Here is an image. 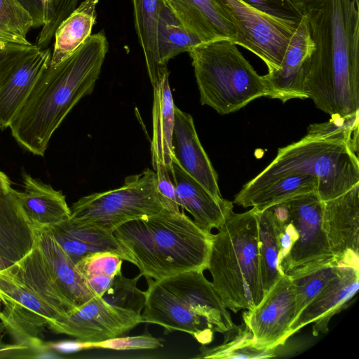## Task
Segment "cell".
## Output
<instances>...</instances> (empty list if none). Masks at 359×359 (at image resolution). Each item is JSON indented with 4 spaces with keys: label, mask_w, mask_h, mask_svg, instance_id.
Instances as JSON below:
<instances>
[{
    "label": "cell",
    "mask_w": 359,
    "mask_h": 359,
    "mask_svg": "<svg viewBox=\"0 0 359 359\" xmlns=\"http://www.w3.org/2000/svg\"><path fill=\"white\" fill-rule=\"evenodd\" d=\"M315 45L308 98L331 116L359 113V11L353 0H294Z\"/></svg>",
    "instance_id": "cell-1"
},
{
    "label": "cell",
    "mask_w": 359,
    "mask_h": 359,
    "mask_svg": "<svg viewBox=\"0 0 359 359\" xmlns=\"http://www.w3.org/2000/svg\"><path fill=\"white\" fill-rule=\"evenodd\" d=\"M108 50L101 30L91 34L69 57L43 70L9 126L22 147L44 156L53 134L69 112L93 92Z\"/></svg>",
    "instance_id": "cell-2"
},
{
    "label": "cell",
    "mask_w": 359,
    "mask_h": 359,
    "mask_svg": "<svg viewBox=\"0 0 359 359\" xmlns=\"http://www.w3.org/2000/svg\"><path fill=\"white\" fill-rule=\"evenodd\" d=\"M113 234L125 257L147 281L208 268L213 234L183 212H161L127 222Z\"/></svg>",
    "instance_id": "cell-3"
},
{
    "label": "cell",
    "mask_w": 359,
    "mask_h": 359,
    "mask_svg": "<svg viewBox=\"0 0 359 359\" xmlns=\"http://www.w3.org/2000/svg\"><path fill=\"white\" fill-rule=\"evenodd\" d=\"M147 283L142 323L161 326L165 334L186 332L205 346L212 341L215 332L225 334L236 327L203 271H185Z\"/></svg>",
    "instance_id": "cell-4"
},
{
    "label": "cell",
    "mask_w": 359,
    "mask_h": 359,
    "mask_svg": "<svg viewBox=\"0 0 359 359\" xmlns=\"http://www.w3.org/2000/svg\"><path fill=\"white\" fill-rule=\"evenodd\" d=\"M213 234L207 269L226 309L250 310L265 296L260 267L255 210H233Z\"/></svg>",
    "instance_id": "cell-5"
},
{
    "label": "cell",
    "mask_w": 359,
    "mask_h": 359,
    "mask_svg": "<svg viewBox=\"0 0 359 359\" xmlns=\"http://www.w3.org/2000/svg\"><path fill=\"white\" fill-rule=\"evenodd\" d=\"M202 105L222 115L239 110L252 100L270 97L259 75L230 40L203 42L189 50Z\"/></svg>",
    "instance_id": "cell-6"
},
{
    "label": "cell",
    "mask_w": 359,
    "mask_h": 359,
    "mask_svg": "<svg viewBox=\"0 0 359 359\" xmlns=\"http://www.w3.org/2000/svg\"><path fill=\"white\" fill-rule=\"evenodd\" d=\"M309 175L317 180L322 201L345 193L359 183V161L347 145L303 137L278 149L274 160L245 184L238 194H246L290 175Z\"/></svg>",
    "instance_id": "cell-7"
},
{
    "label": "cell",
    "mask_w": 359,
    "mask_h": 359,
    "mask_svg": "<svg viewBox=\"0 0 359 359\" xmlns=\"http://www.w3.org/2000/svg\"><path fill=\"white\" fill-rule=\"evenodd\" d=\"M70 218L114 231L130 220L151 216L164 209L154 170L127 177L115 189L80 198L69 207Z\"/></svg>",
    "instance_id": "cell-8"
},
{
    "label": "cell",
    "mask_w": 359,
    "mask_h": 359,
    "mask_svg": "<svg viewBox=\"0 0 359 359\" xmlns=\"http://www.w3.org/2000/svg\"><path fill=\"white\" fill-rule=\"evenodd\" d=\"M285 201L297 238L278 265L281 273L293 278L326 266L338 265L322 226L323 201L316 191Z\"/></svg>",
    "instance_id": "cell-9"
},
{
    "label": "cell",
    "mask_w": 359,
    "mask_h": 359,
    "mask_svg": "<svg viewBox=\"0 0 359 359\" xmlns=\"http://www.w3.org/2000/svg\"><path fill=\"white\" fill-rule=\"evenodd\" d=\"M0 299L4 305L0 320L7 333L15 343L41 351L48 325L62 316L36 296L12 266L0 271Z\"/></svg>",
    "instance_id": "cell-10"
},
{
    "label": "cell",
    "mask_w": 359,
    "mask_h": 359,
    "mask_svg": "<svg viewBox=\"0 0 359 359\" xmlns=\"http://www.w3.org/2000/svg\"><path fill=\"white\" fill-rule=\"evenodd\" d=\"M231 22L234 43L258 56L268 72L278 70L297 27L263 14L241 0H212Z\"/></svg>",
    "instance_id": "cell-11"
},
{
    "label": "cell",
    "mask_w": 359,
    "mask_h": 359,
    "mask_svg": "<svg viewBox=\"0 0 359 359\" xmlns=\"http://www.w3.org/2000/svg\"><path fill=\"white\" fill-rule=\"evenodd\" d=\"M140 323L141 313L113 305L96 295L72 314L50 323L48 330L79 341L99 342L123 336Z\"/></svg>",
    "instance_id": "cell-12"
},
{
    "label": "cell",
    "mask_w": 359,
    "mask_h": 359,
    "mask_svg": "<svg viewBox=\"0 0 359 359\" xmlns=\"http://www.w3.org/2000/svg\"><path fill=\"white\" fill-rule=\"evenodd\" d=\"M51 49L18 43L0 64V129L9 126L46 69Z\"/></svg>",
    "instance_id": "cell-13"
},
{
    "label": "cell",
    "mask_w": 359,
    "mask_h": 359,
    "mask_svg": "<svg viewBox=\"0 0 359 359\" xmlns=\"http://www.w3.org/2000/svg\"><path fill=\"white\" fill-rule=\"evenodd\" d=\"M295 318V299L290 278L282 275L262 302L243 314V323L260 348L275 349L285 344Z\"/></svg>",
    "instance_id": "cell-14"
},
{
    "label": "cell",
    "mask_w": 359,
    "mask_h": 359,
    "mask_svg": "<svg viewBox=\"0 0 359 359\" xmlns=\"http://www.w3.org/2000/svg\"><path fill=\"white\" fill-rule=\"evenodd\" d=\"M322 226L337 264L359 268V183L323 201Z\"/></svg>",
    "instance_id": "cell-15"
},
{
    "label": "cell",
    "mask_w": 359,
    "mask_h": 359,
    "mask_svg": "<svg viewBox=\"0 0 359 359\" xmlns=\"http://www.w3.org/2000/svg\"><path fill=\"white\" fill-rule=\"evenodd\" d=\"M314 47L307 18L303 14L290 37L280 68L263 76L271 98L283 103L294 98H308L305 83Z\"/></svg>",
    "instance_id": "cell-16"
},
{
    "label": "cell",
    "mask_w": 359,
    "mask_h": 359,
    "mask_svg": "<svg viewBox=\"0 0 359 359\" xmlns=\"http://www.w3.org/2000/svg\"><path fill=\"white\" fill-rule=\"evenodd\" d=\"M359 288V268L338 265L337 271L290 327V336L312 324V334L317 336L328 331L331 318L345 309Z\"/></svg>",
    "instance_id": "cell-17"
},
{
    "label": "cell",
    "mask_w": 359,
    "mask_h": 359,
    "mask_svg": "<svg viewBox=\"0 0 359 359\" xmlns=\"http://www.w3.org/2000/svg\"><path fill=\"white\" fill-rule=\"evenodd\" d=\"M172 146L180 168L215 198L222 199L217 175L201 144L193 118L175 105Z\"/></svg>",
    "instance_id": "cell-18"
},
{
    "label": "cell",
    "mask_w": 359,
    "mask_h": 359,
    "mask_svg": "<svg viewBox=\"0 0 359 359\" xmlns=\"http://www.w3.org/2000/svg\"><path fill=\"white\" fill-rule=\"evenodd\" d=\"M172 177L179 206L187 210L194 223L203 231L218 229L233 210V203L217 199L200 183L185 172L173 159Z\"/></svg>",
    "instance_id": "cell-19"
},
{
    "label": "cell",
    "mask_w": 359,
    "mask_h": 359,
    "mask_svg": "<svg viewBox=\"0 0 359 359\" xmlns=\"http://www.w3.org/2000/svg\"><path fill=\"white\" fill-rule=\"evenodd\" d=\"M36 243L56 285L76 310L96 296L48 229H36Z\"/></svg>",
    "instance_id": "cell-20"
},
{
    "label": "cell",
    "mask_w": 359,
    "mask_h": 359,
    "mask_svg": "<svg viewBox=\"0 0 359 359\" xmlns=\"http://www.w3.org/2000/svg\"><path fill=\"white\" fill-rule=\"evenodd\" d=\"M46 229L75 264L84 257L100 252H110L125 260L112 231L70 217Z\"/></svg>",
    "instance_id": "cell-21"
},
{
    "label": "cell",
    "mask_w": 359,
    "mask_h": 359,
    "mask_svg": "<svg viewBox=\"0 0 359 359\" xmlns=\"http://www.w3.org/2000/svg\"><path fill=\"white\" fill-rule=\"evenodd\" d=\"M24 191L15 190L27 219L36 229H48L70 217L65 196L30 175H23Z\"/></svg>",
    "instance_id": "cell-22"
},
{
    "label": "cell",
    "mask_w": 359,
    "mask_h": 359,
    "mask_svg": "<svg viewBox=\"0 0 359 359\" xmlns=\"http://www.w3.org/2000/svg\"><path fill=\"white\" fill-rule=\"evenodd\" d=\"M183 25L202 42L219 39L233 43L236 34L231 22L212 0H165Z\"/></svg>",
    "instance_id": "cell-23"
},
{
    "label": "cell",
    "mask_w": 359,
    "mask_h": 359,
    "mask_svg": "<svg viewBox=\"0 0 359 359\" xmlns=\"http://www.w3.org/2000/svg\"><path fill=\"white\" fill-rule=\"evenodd\" d=\"M36 229L24 214L11 188L0 193V256L13 264L34 247Z\"/></svg>",
    "instance_id": "cell-24"
},
{
    "label": "cell",
    "mask_w": 359,
    "mask_h": 359,
    "mask_svg": "<svg viewBox=\"0 0 359 359\" xmlns=\"http://www.w3.org/2000/svg\"><path fill=\"white\" fill-rule=\"evenodd\" d=\"M168 76L167 70L159 81L153 86L151 153L154 169L157 164L161 163L172 172L174 159L172 139L175 123V104Z\"/></svg>",
    "instance_id": "cell-25"
},
{
    "label": "cell",
    "mask_w": 359,
    "mask_h": 359,
    "mask_svg": "<svg viewBox=\"0 0 359 359\" xmlns=\"http://www.w3.org/2000/svg\"><path fill=\"white\" fill-rule=\"evenodd\" d=\"M12 269L36 296L55 310L62 318L76 311L56 285L36 243L27 255L12 266Z\"/></svg>",
    "instance_id": "cell-26"
},
{
    "label": "cell",
    "mask_w": 359,
    "mask_h": 359,
    "mask_svg": "<svg viewBox=\"0 0 359 359\" xmlns=\"http://www.w3.org/2000/svg\"><path fill=\"white\" fill-rule=\"evenodd\" d=\"M99 0H84L58 26L49 65L54 67L69 57L92 34Z\"/></svg>",
    "instance_id": "cell-27"
},
{
    "label": "cell",
    "mask_w": 359,
    "mask_h": 359,
    "mask_svg": "<svg viewBox=\"0 0 359 359\" xmlns=\"http://www.w3.org/2000/svg\"><path fill=\"white\" fill-rule=\"evenodd\" d=\"M164 0H133L136 32L145 58L152 86L166 72L160 62L157 46V25Z\"/></svg>",
    "instance_id": "cell-28"
},
{
    "label": "cell",
    "mask_w": 359,
    "mask_h": 359,
    "mask_svg": "<svg viewBox=\"0 0 359 359\" xmlns=\"http://www.w3.org/2000/svg\"><path fill=\"white\" fill-rule=\"evenodd\" d=\"M317 180L309 175L294 174L280 177L246 194H238L233 203L260 212L295 196L316 191Z\"/></svg>",
    "instance_id": "cell-29"
},
{
    "label": "cell",
    "mask_w": 359,
    "mask_h": 359,
    "mask_svg": "<svg viewBox=\"0 0 359 359\" xmlns=\"http://www.w3.org/2000/svg\"><path fill=\"white\" fill-rule=\"evenodd\" d=\"M201 43V39L183 25L164 0L157 25V46L161 65L167 67L170 59L189 52Z\"/></svg>",
    "instance_id": "cell-30"
},
{
    "label": "cell",
    "mask_w": 359,
    "mask_h": 359,
    "mask_svg": "<svg viewBox=\"0 0 359 359\" xmlns=\"http://www.w3.org/2000/svg\"><path fill=\"white\" fill-rule=\"evenodd\" d=\"M255 212L258 223L262 280L266 294L283 275L278 269L279 229L270 208Z\"/></svg>",
    "instance_id": "cell-31"
},
{
    "label": "cell",
    "mask_w": 359,
    "mask_h": 359,
    "mask_svg": "<svg viewBox=\"0 0 359 359\" xmlns=\"http://www.w3.org/2000/svg\"><path fill=\"white\" fill-rule=\"evenodd\" d=\"M222 344L208 348L202 345L196 358H267L276 356L275 349L256 345L250 330L243 323L224 334Z\"/></svg>",
    "instance_id": "cell-32"
},
{
    "label": "cell",
    "mask_w": 359,
    "mask_h": 359,
    "mask_svg": "<svg viewBox=\"0 0 359 359\" xmlns=\"http://www.w3.org/2000/svg\"><path fill=\"white\" fill-rule=\"evenodd\" d=\"M123 259L110 252L88 255L80 259L76 268L96 295L102 296L115 276L121 271Z\"/></svg>",
    "instance_id": "cell-33"
},
{
    "label": "cell",
    "mask_w": 359,
    "mask_h": 359,
    "mask_svg": "<svg viewBox=\"0 0 359 359\" xmlns=\"http://www.w3.org/2000/svg\"><path fill=\"white\" fill-rule=\"evenodd\" d=\"M358 126L359 113L331 116L327 122L311 124L304 137L344 144L358 156Z\"/></svg>",
    "instance_id": "cell-34"
},
{
    "label": "cell",
    "mask_w": 359,
    "mask_h": 359,
    "mask_svg": "<svg viewBox=\"0 0 359 359\" xmlns=\"http://www.w3.org/2000/svg\"><path fill=\"white\" fill-rule=\"evenodd\" d=\"M337 267L338 265L326 266L306 274L290 278L294 291V320L335 276Z\"/></svg>",
    "instance_id": "cell-35"
},
{
    "label": "cell",
    "mask_w": 359,
    "mask_h": 359,
    "mask_svg": "<svg viewBox=\"0 0 359 359\" xmlns=\"http://www.w3.org/2000/svg\"><path fill=\"white\" fill-rule=\"evenodd\" d=\"M141 276L140 273L133 278H128L123 276L122 271H119L101 297L109 304L141 313L145 299L144 292L137 287Z\"/></svg>",
    "instance_id": "cell-36"
},
{
    "label": "cell",
    "mask_w": 359,
    "mask_h": 359,
    "mask_svg": "<svg viewBox=\"0 0 359 359\" xmlns=\"http://www.w3.org/2000/svg\"><path fill=\"white\" fill-rule=\"evenodd\" d=\"M79 1L45 0L44 24L35 43L39 48H47L60 24L75 10Z\"/></svg>",
    "instance_id": "cell-37"
},
{
    "label": "cell",
    "mask_w": 359,
    "mask_h": 359,
    "mask_svg": "<svg viewBox=\"0 0 359 359\" xmlns=\"http://www.w3.org/2000/svg\"><path fill=\"white\" fill-rule=\"evenodd\" d=\"M0 25L25 40L34 20L18 0H0Z\"/></svg>",
    "instance_id": "cell-38"
},
{
    "label": "cell",
    "mask_w": 359,
    "mask_h": 359,
    "mask_svg": "<svg viewBox=\"0 0 359 359\" xmlns=\"http://www.w3.org/2000/svg\"><path fill=\"white\" fill-rule=\"evenodd\" d=\"M241 1L263 14L294 27H297L303 17L294 0Z\"/></svg>",
    "instance_id": "cell-39"
},
{
    "label": "cell",
    "mask_w": 359,
    "mask_h": 359,
    "mask_svg": "<svg viewBox=\"0 0 359 359\" xmlns=\"http://www.w3.org/2000/svg\"><path fill=\"white\" fill-rule=\"evenodd\" d=\"M82 348H104L116 351L155 349L163 347L161 339L144 333L134 337H118L99 342H81Z\"/></svg>",
    "instance_id": "cell-40"
},
{
    "label": "cell",
    "mask_w": 359,
    "mask_h": 359,
    "mask_svg": "<svg viewBox=\"0 0 359 359\" xmlns=\"http://www.w3.org/2000/svg\"><path fill=\"white\" fill-rule=\"evenodd\" d=\"M156 175V189L165 209L179 212L175 187L170 172L163 164L158 163L154 169Z\"/></svg>",
    "instance_id": "cell-41"
},
{
    "label": "cell",
    "mask_w": 359,
    "mask_h": 359,
    "mask_svg": "<svg viewBox=\"0 0 359 359\" xmlns=\"http://www.w3.org/2000/svg\"><path fill=\"white\" fill-rule=\"evenodd\" d=\"M7 333L5 325L0 320V358H12L15 354L16 344H6L3 341L4 337Z\"/></svg>",
    "instance_id": "cell-42"
},
{
    "label": "cell",
    "mask_w": 359,
    "mask_h": 359,
    "mask_svg": "<svg viewBox=\"0 0 359 359\" xmlns=\"http://www.w3.org/2000/svg\"><path fill=\"white\" fill-rule=\"evenodd\" d=\"M0 42L22 44H27L30 43L28 40H25L18 35L10 32L1 25H0Z\"/></svg>",
    "instance_id": "cell-43"
},
{
    "label": "cell",
    "mask_w": 359,
    "mask_h": 359,
    "mask_svg": "<svg viewBox=\"0 0 359 359\" xmlns=\"http://www.w3.org/2000/svg\"><path fill=\"white\" fill-rule=\"evenodd\" d=\"M18 43L0 42V64Z\"/></svg>",
    "instance_id": "cell-44"
},
{
    "label": "cell",
    "mask_w": 359,
    "mask_h": 359,
    "mask_svg": "<svg viewBox=\"0 0 359 359\" xmlns=\"http://www.w3.org/2000/svg\"><path fill=\"white\" fill-rule=\"evenodd\" d=\"M9 179L3 172L0 171V193L8 191L11 189Z\"/></svg>",
    "instance_id": "cell-45"
},
{
    "label": "cell",
    "mask_w": 359,
    "mask_h": 359,
    "mask_svg": "<svg viewBox=\"0 0 359 359\" xmlns=\"http://www.w3.org/2000/svg\"><path fill=\"white\" fill-rule=\"evenodd\" d=\"M13 265V264L12 262L0 256V271L7 269Z\"/></svg>",
    "instance_id": "cell-46"
},
{
    "label": "cell",
    "mask_w": 359,
    "mask_h": 359,
    "mask_svg": "<svg viewBox=\"0 0 359 359\" xmlns=\"http://www.w3.org/2000/svg\"><path fill=\"white\" fill-rule=\"evenodd\" d=\"M353 1L356 4L357 6H358V0H353Z\"/></svg>",
    "instance_id": "cell-47"
},
{
    "label": "cell",
    "mask_w": 359,
    "mask_h": 359,
    "mask_svg": "<svg viewBox=\"0 0 359 359\" xmlns=\"http://www.w3.org/2000/svg\"><path fill=\"white\" fill-rule=\"evenodd\" d=\"M1 299H0V311H1Z\"/></svg>",
    "instance_id": "cell-48"
}]
</instances>
